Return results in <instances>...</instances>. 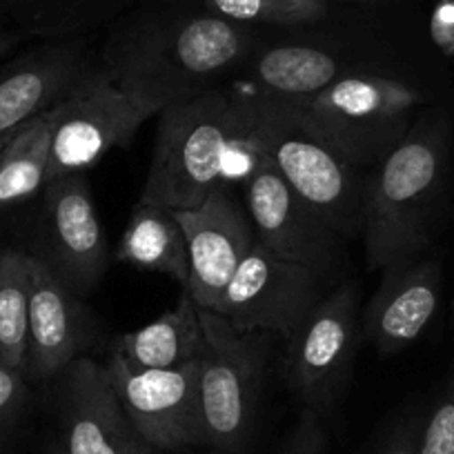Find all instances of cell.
<instances>
[{"label": "cell", "instance_id": "6da1fadb", "mask_svg": "<svg viewBox=\"0 0 454 454\" xmlns=\"http://www.w3.org/2000/svg\"><path fill=\"white\" fill-rule=\"evenodd\" d=\"M254 29L205 10L147 16L112 34L100 67L114 85L160 114L218 90L256 54Z\"/></svg>", "mask_w": 454, "mask_h": 454}, {"label": "cell", "instance_id": "7a4b0ae2", "mask_svg": "<svg viewBox=\"0 0 454 454\" xmlns=\"http://www.w3.org/2000/svg\"><path fill=\"white\" fill-rule=\"evenodd\" d=\"M281 112V105L223 87L163 109L141 200L172 212L200 205L225 185L239 152L261 159V141Z\"/></svg>", "mask_w": 454, "mask_h": 454}, {"label": "cell", "instance_id": "3957f363", "mask_svg": "<svg viewBox=\"0 0 454 454\" xmlns=\"http://www.w3.org/2000/svg\"><path fill=\"white\" fill-rule=\"evenodd\" d=\"M450 165V123L421 114L408 137L365 178L364 247L370 272L396 268L426 254Z\"/></svg>", "mask_w": 454, "mask_h": 454}, {"label": "cell", "instance_id": "277c9868", "mask_svg": "<svg viewBox=\"0 0 454 454\" xmlns=\"http://www.w3.org/2000/svg\"><path fill=\"white\" fill-rule=\"evenodd\" d=\"M426 96L410 82L379 74L340 76L321 94L283 105L294 128L318 138L361 169L381 163L421 116Z\"/></svg>", "mask_w": 454, "mask_h": 454}, {"label": "cell", "instance_id": "5b68a950", "mask_svg": "<svg viewBox=\"0 0 454 454\" xmlns=\"http://www.w3.org/2000/svg\"><path fill=\"white\" fill-rule=\"evenodd\" d=\"M205 332L200 368L207 448L214 454H247L270 356V334L237 330L223 314L199 308Z\"/></svg>", "mask_w": 454, "mask_h": 454}, {"label": "cell", "instance_id": "8992f818", "mask_svg": "<svg viewBox=\"0 0 454 454\" xmlns=\"http://www.w3.org/2000/svg\"><path fill=\"white\" fill-rule=\"evenodd\" d=\"M154 116V107L119 90L100 65H90L54 107L47 183L87 174L114 147H128Z\"/></svg>", "mask_w": 454, "mask_h": 454}, {"label": "cell", "instance_id": "52a82bcc", "mask_svg": "<svg viewBox=\"0 0 454 454\" xmlns=\"http://www.w3.org/2000/svg\"><path fill=\"white\" fill-rule=\"evenodd\" d=\"M359 327V287L346 281L327 292L287 336L283 379L303 410H312L323 419L336 408L350 381Z\"/></svg>", "mask_w": 454, "mask_h": 454}, {"label": "cell", "instance_id": "ba28073f", "mask_svg": "<svg viewBox=\"0 0 454 454\" xmlns=\"http://www.w3.org/2000/svg\"><path fill=\"white\" fill-rule=\"evenodd\" d=\"M259 156L277 165L287 185L339 237L346 241L364 237L368 169L356 168L330 145L294 128L286 107L261 141Z\"/></svg>", "mask_w": 454, "mask_h": 454}, {"label": "cell", "instance_id": "9c48e42d", "mask_svg": "<svg viewBox=\"0 0 454 454\" xmlns=\"http://www.w3.org/2000/svg\"><path fill=\"white\" fill-rule=\"evenodd\" d=\"M27 252L82 299L100 286L112 259L87 174L54 178L43 187Z\"/></svg>", "mask_w": 454, "mask_h": 454}, {"label": "cell", "instance_id": "30bf717a", "mask_svg": "<svg viewBox=\"0 0 454 454\" xmlns=\"http://www.w3.org/2000/svg\"><path fill=\"white\" fill-rule=\"evenodd\" d=\"M103 365L129 421L150 448L168 454L207 445L200 403L203 356L172 370H137L109 352Z\"/></svg>", "mask_w": 454, "mask_h": 454}, {"label": "cell", "instance_id": "8fae6325", "mask_svg": "<svg viewBox=\"0 0 454 454\" xmlns=\"http://www.w3.org/2000/svg\"><path fill=\"white\" fill-rule=\"evenodd\" d=\"M327 283L314 270L283 259L256 241L214 312L237 330L287 339L325 299Z\"/></svg>", "mask_w": 454, "mask_h": 454}, {"label": "cell", "instance_id": "7c38bea8", "mask_svg": "<svg viewBox=\"0 0 454 454\" xmlns=\"http://www.w3.org/2000/svg\"><path fill=\"white\" fill-rule=\"evenodd\" d=\"M246 209L256 241L274 254L314 270L325 281L346 265V239L292 190L270 159L261 156L246 181Z\"/></svg>", "mask_w": 454, "mask_h": 454}, {"label": "cell", "instance_id": "4fadbf2b", "mask_svg": "<svg viewBox=\"0 0 454 454\" xmlns=\"http://www.w3.org/2000/svg\"><path fill=\"white\" fill-rule=\"evenodd\" d=\"M51 383L59 443L65 454H145L150 450L129 421L103 364L82 356Z\"/></svg>", "mask_w": 454, "mask_h": 454}, {"label": "cell", "instance_id": "5bb4252c", "mask_svg": "<svg viewBox=\"0 0 454 454\" xmlns=\"http://www.w3.org/2000/svg\"><path fill=\"white\" fill-rule=\"evenodd\" d=\"M174 216L185 237L190 263L185 287L199 308L216 309L227 283L256 246L250 214L221 185L200 205L176 209Z\"/></svg>", "mask_w": 454, "mask_h": 454}, {"label": "cell", "instance_id": "9a60e30c", "mask_svg": "<svg viewBox=\"0 0 454 454\" xmlns=\"http://www.w3.org/2000/svg\"><path fill=\"white\" fill-rule=\"evenodd\" d=\"M100 339L103 325L82 296L67 290L34 259L25 379L29 383L54 381L69 364L90 356Z\"/></svg>", "mask_w": 454, "mask_h": 454}, {"label": "cell", "instance_id": "2e32d148", "mask_svg": "<svg viewBox=\"0 0 454 454\" xmlns=\"http://www.w3.org/2000/svg\"><path fill=\"white\" fill-rule=\"evenodd\" d=\"M441 290L443 270L434 256L383 270L381 283L361 314V334L379 355H399L436 317Z\"/></svg>", "mask_w": 454, "mask_h": 454}, {"label": "cell", "instance_id": "e0dca14e", "mask_svg": "<svg viewBox=\"0 0 454 454\" xmlns=\"http://www.w3.org/2000/svg\"><path fill=\"white\" fill-rule=\"evenodd\" d=\"M81 41L45 45L0 67V145L72 91L90 67Z\"/></svg>", "mask_w": 454, "mask_h": 454}, {"label": "cell", "instance_id": "ac0fdd59", "mask_svg": "<svg viewBox=\"0 0 454 454\" xmlns=\"http://www.w3.org/2000/svg\"><path fill=\"white\" fill-rule=\"evenodd\" d=\"M355 69L323 47L301 43L256 51L246 65L254 96L278 105H294L312 98Z\"/></svg>", "mask_w": 454, "mask_h": 454}, {"label": "cell", "instance_id": "d6986e66", "mask_svg": "<svg viewBox=\"0 0 454 454\" xmlns=\"http://www.w3.org/2000/svg\"><path fill=\"white\" fill-rule=\"evenodd\" d=\"M109 352H116L137 370H172L200 359L205 355V332L190 290L183 287L178 303L152 323L121 334Z\"/></svg>", "mask_w": 454, "mask_h": 454}, {"label": "cell", "instance_id": "ffe728a7", "mask_svg": "<svg viewBox=\"0 0 454 454\" xmlns=\"http://www.w3.org/2000/svg\"><path fill=\"white\" fill-rule=\"evenodd\" d=\"M116 261L145 272H159L183 287L190 281V263L183 230L172 209L138 199L116 247Z\"/></svg>", "mask_w": 454, "mask_h": 454}, {"label": "cell", "instance_id": "44dd1931", "mask_svg": "<svg viewBox=\"0 0 454 454\" xmlns=\"http://www.w3.org/2000/svg\"><path fill=\"white\" fill-rule=\"evenodd\" d=\"M54 107L0 145V225L41 196L50 169Z\"/></svg>", "mask_w": 454, "mask_h": 454}, {"label": "cell", "instance_id": "7402d4cb", "mask_svg": "<svg viewBox=\"0 0 454 454\" xmlns=\"http://www.w3.org/2000/svg\"><path fill=\"white\" fill-rule=\"evenodd\" d=\"M34 256L27 250H0V364L23 372L27 350Z\"/></svg>", "mask_w": 454, "mask_h": 454}, {"label": "cell", "instance_id": "603a6c76", "mask_svg": "<svg viewBox=\"0 0 454 454\" xmlns=\"http://www.w3.org/2000/svg\"><path fill=\"white\" fill-rule=\"evenodd\" d=\"M212 14L247 25H312L330 12L327 0H203Z\"/></svg>", "mask_w": 454, "mask_h": 454}, {"label": "cell", "instance_id": "cb8c5ba5", "mask_svg": "<svg viewBox=\"0 0 454 454\" xmlns=\"http://www.w3.org/2000/svg\"><path fill=\"white\" fill-rule=\"evenodd\" d=\"M29 403V381L20 370L0 364V454H7Z\"/></svg>", "mask_w": 454, "mask_h": 454}, {"label": "cell", "instance_id": "d4e9b609", "mask_svg": "<svg viewBox=\"0 0 454 454\" xmlns=\"http://www.w3.org/2000/svg\"><path fill=\"white\" fill-rule=\"evenodd\" d=\"M419 454H454V374L423 419Z\"/></svg>", "mask_w": 454, "mask_h": 454}, {"label": "cell", "instance_id": "484cf974", "mask_svg": "<svg viewBox=\"0 0 454 454\" xmlns=\"http://www.w3.org/2000/svg\"><path fill=\"white\" fill-rule=\"evenodd\" d=\"M278 454H327L323 419L312 410H301L299 421L294 423Z\"/></svg>", "mask_w": 454, "mask_h": 454}, {"label": "cell", "instance_id": "4316f807", "mask_svg": "<svg viewBox=\"0 0 454 454\" xmlns=\"http://www.w3.org/2000/svg\"><path fill=\"white\" fill-rule=\"evenodd\" d=\"M421 419H405L390 430L381 441L377 454H419V436H421Z\"/></svg>", "mask_w": 454, "mask_h": 454}, {"label": "cell", "instance_id": "83f0119b", "mask_svg": "<svg viewBox=\"0 0 454 454\" xmlns=\"http://www.w3.org/2000/svg\"><path fill=\"white\" fill-rule=\"evenodd\" d=\"M434 36L439 45H443L448 51H454V0H443L434 14Z\"/></svg>", "mask_w": 454, "mask_h": 454}, {"label": "cell", "instance_id": "f1b7e54d", "mask_svg": "<svg viewBox=\"0 0 454 454\" xmlns=\"http://www.w3.org/2000/svg\"><path fill=\"white\" fill-rule=\"evenodd\" d=\"M10 45H12V38L7 36V32H5V29L0 27V56L5 54V51H7V47H10Z\"/></svg>", "mask_w": 454, "mask_h": 454}, {"label": "cell", "instance_id": "f546056e", "mask_svg": "<svg viewBox=\"0 0 454 454\" xmlns=\"http://www.w3.org/2000/svg\"><path fill=\"white\" fill-rule=\"evenodd\" d=\"M45 454H65V450H63V445L59 443V439H54L50 443V448L45 450Z\"/></svg>", "mask_w": 454, "mask_h": 454}, {"label": "cell", "instance_id": "4dcf8cb0", "mask_svg": "<svg viewBox=\"0 0 454 454\" xmlns=\"http://www.w3.org/2000/svg\"><path fill=\"white\" fill-rule=\"evenodd\" d=\"M145 454H165V452H159V450H154V448H150V450H147V452Z\"/></svg>", "mask_w": 454, "mask_h": 454}]
</instances>
